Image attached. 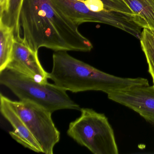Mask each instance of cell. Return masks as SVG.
<instances>
[{"label":"cell","instance_id":"obj_11","mask_svg":"<svg viewBox=\"0 0 154 154\" xmlns=\"http://www.w3.org/2000/svg\"><path fill=\"white\" fill-rule=\"evenodd\" d=\"M140 18L145 28L154 31V0H122Z\"/></svg>","mask_w":154,"mask_h":154},{"label":"cell","instance_id":"obj_4","mask_svg":"<svg viewBox=\"0 0 154 154\" xmlns=\"http://www.w3.org/2000/svg\"><path fill=\"white\" fill-rule=\"evenodd\" d=\"M81 116L70 122L67 135L94 154H118L114 131L108 118L89 108H81Z\"/></svg>","mask_w":154,"mask_h":154},{"label":"cell","instance_id":"obj_6","mask_svg":"<svg viewBox=\"0 0 154 154\" xmlns=\"http://www.w3.org/2000/svg\"><path fill=\"white\" fill-rule=\"evenodd\" d=\"M9 101L39 143L43 153L53 154L60 140V133L53 121L52 112L31 102Z\"/></svg>","mask_w":154,"mask_h":154},{"label":"cell","instance_id":"obj_3","mask_svg":"<svg viewBox=\"0 0 154 154\" xmlns=\"http://www.w3.org/2000/svg\"><path fill=\"white\" fill-rule=\"evenodd\" d=\"M0 83L19 100L34 103L52 113L61 109H81L70 98L67 91L55 84L41 82L11 69L6 68L0 72Z\"/></svg>","mask_w":154,"mask_h":154},{"label":"cell","instance_id":"obj_13","mask_svg":"<svg viewBox=\"0 0 154 154\" xmlns=\"http://www.w3.org/2000/svg\"><path fill=\"white\" fill-rule=\"evenodd\" d=\"M140 35L141 49L145 54L148 66V72L152 78L154 87V31L143 28Z\"/></svg>","mask_w":154,"mask_h":154},{"label":"cell","instance_id":"obj_9","mask_svg":"<svg viewBox=\"0 0 154 154\" xmlns=\"http://www.w3.org/2000/svg\"><path fill=\"white\" fill-rule=\"evenodd\" d=\"M9 99L1 94L0 109L2 116L13 128L10 135L25 147L37 153H43L42 148L27 126L10 103Z\"/></svg>","mask_w":154,"mask_h":154},{"label":"cell","instance_id":"obj_8","mask_svg":"<svg viewBox=\"0 0 154 154\" xmlns=\"http://www.w3.org/2000/svg\"><path fill=\"white\" fill-rule=\"evenodd\" d=\"M6 68L41 82H47L49 79V73L42 66L38 52L33 51L22 41L16 39L10 60Z\"/></svg>","mask_w":154,"mask_h":154},{"label":"cell","instance_id":"obj_1","mask_svg":"<svg viewBox=\"0 0 154 154\" xmlns=\"http://www.w3.org/2000/svg\"><path fill=\"white\" fill-rule=\"evenodd\" d=\"M22 42L38 52L42 47L57 51L89 52L91 42L52 0H23L20 13Z\"/></svg>","mask_w":154,"mask_h":154},{"label":"cell","instance_id":"obj_5","mask_svg":"<svg viewBox=\"0 0 154 154\" xmlns=\"http://www.w3.org/2000/svg\"><path fill=\"white\" fill-rule=\"evenodd\" d=\"M68 18L78 26L86 22L102 23L121 29L139 39L141 29L140 19L135 14L114 11H94L80 0H52Z\"/></svg>","mask_w":154,"mask_h":154},{"label":"cell","instance_id":"obj_2","mask_svg":"<svg viewBox=\"0 0 154 154\" xmlns=\"http://www.w3.org/2000/svg\"><path fill=\"white\" fill-rule=\"evenodd\" d=\"M49 79L66 91L73 93L100 91L110 93L139 85H149L146 78H123L100 71L78 60L67 51H57Z\"/></svg>","mask_w":154,"mask_h":154},{"label":"cell","instance_id":"obj_12","mask_svg":"<svg viewBox=\"0 0 154 154\" xmlns=\"http://www.w3.org/2000/svg\"><path fill=\"white\" fill-rule=\"evenodd\" d=\"M23 0H9L7 12L0 17V20L14 29L16 40L22 41L20 35V13Z\"/></svg>","mask_w":154,"mask_h":154},{"label":"cell","instance_id":"obj_15","mask_svg":"<svg viewBox=\"0 0 154 154\" xmlns=\"http://www.w3.org/2000/svg\"><path fill=\"white\" fill-rule=\"evenodd\" d=\"M8 3L9 0H0V15L1 16H3L7 12Z\"/></svg>","mask_w":154,"mask_h":154},{"label":"cell","instance_id":"obj_10","mask_svg":"<svg viewBox=\"0 0 154 154\" xmlns=\"http://www.w3.org/2000/svg\"><path fill=\"white\" fill-rule=\"evenodd\" d=\"M15 41L13 29L0 20V72L9 63Z\"/></svg>","mask_w":154,"mask_h":154},{"label":"cell","instance_id":"obj_7","mask_svg":"<svg viewBox=\"0 0 154 154\" xmlns=\"http://www.w3.org/2000/svg\"><path fill=\"white\" fill-rule=\"evenodd\" d=\"M111 100L136 112L154 126V87L139 85L110 93Z\"/></svg>","mask_w":154,"mask_h":154},{"label":"cell","instance_id":"obj_14","mask_svg":"<svg viewBox=\"0 0 154 154\" xmlns=\"http://www.w3.org/2000/svg\"><path fill=\"white\" fill-rule=\"evenodd\" d=\"M85 2L87 0H80ZM103 2L106 9L128 14H135L128 6L122 0H100Z\"/></svg>","mask_w":154,"mask_h":154}]
</instances>
